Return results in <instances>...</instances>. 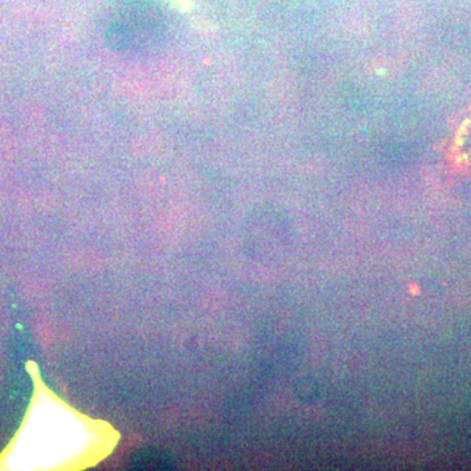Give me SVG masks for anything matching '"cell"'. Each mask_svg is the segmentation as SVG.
Wrapping results in <instances>:
<instances>
[{"instance_id":"6da1fadb","label":"cell","mask_w":471,"mask_h":471,"mask_svg":"<svg viewBox=\"0 0 471 471\" xmlns=\"http://www.w3.org/2000/svg\"><path fill=\"white\" fill-rule=\"evenodd\" d=\"M167 20L148 2H133L122 8L105 30V44L121 56L155 53L167 41Z\"/></svg>"}]
</instances>
